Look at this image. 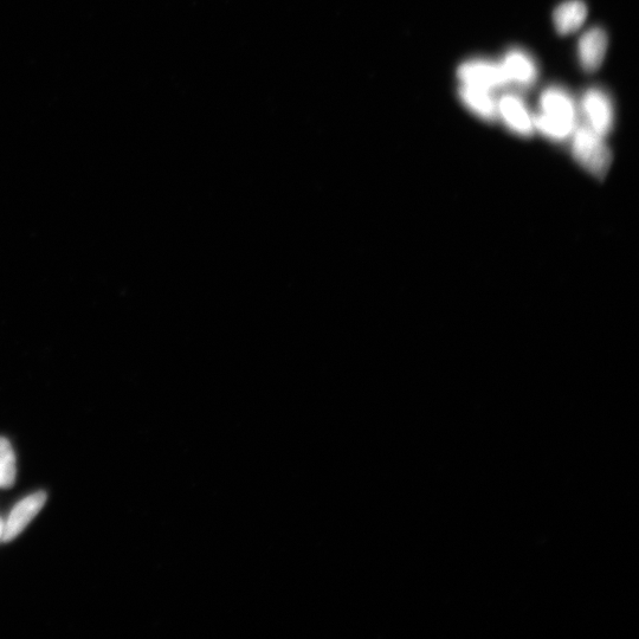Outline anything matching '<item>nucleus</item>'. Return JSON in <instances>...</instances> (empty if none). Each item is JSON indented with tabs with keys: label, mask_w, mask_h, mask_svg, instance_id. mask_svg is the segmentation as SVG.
I'll return each instance as SVG.
<instances>
[{
	"label": "nucleus",
	"mask_w": 639,
	"mask_h": 639,
	"mask_svg": "<svg viewBox=\"0 0 639 639\" xmlns=\"http://www.w3.org/2000/svg\"><path fill=\"white\" fill-rule=\"evenodd\" d=\"M540 106L542 112L535 116L534 128L554 141L572 137L576 129V107L565 90L555 87L545 90Z\"/></svg>",
	"instance_id": "obj_1"
},
{
	"label": "nucleus",
	"mask_w": 639,
	"mask_h": 639,
	"mask_svg": "<svg viewBox=\"0 0 639 639\" xmlns=\"http://www.w3.org/2000/svg\"><path fill=\"white\" fill-rule=\"evenodd\" d=\"M572 140L573 157L592 176L603 178L611 166V151L604 138L589 126L574 129Z\"/></svg>",
	"instance_id": "obj_2"
},
{
	"label": "nucleus",
	"mask_w": 639,
	"mask_h": 639,
	"mask_svg": "<svg viewBox=\"0 0 639 639\" xmlns=\"http://www.w3.org/2000/svg\"><path fill=\"white\" fill-rule=\"evenodd\" d=\"M458 77L463 85L493 90L508 83L501 64L476 60L463 63L458 68Z\"/></svg>",
	"instance_id": "obj_3"
},
{
	"label": "nucleus",
	"mask_w": 639,
	"mask_h": 639,
	"mask_svg": "<svg viewBox=\"0 0 639 639\" xmlns=\"http://www.w3.org/2000/svg\"><path fill=\"white\" fill-rule=\"evenodd\" d=\"M583 108L590 122L589 127L605 138L613 126V107L609 96L603 90L590 89L584 96Z\"/></svg>",
	"instance_id": "obj_4"
},
{
	"label": "nucleus",
	"mask_w": 639,
	"mask_h": 639,
	"mask_svg": "<svg viewBox=\"0 0 639 639\" xmlns=\"http://www.w3.org/2000/svg\"><path fill=\"white\" fill-rule=\"evenodd\" d=\"M47 499V494L37 492L19 502L3 527V540L5 542L15 540L28 527L30 522L36 518V515L42 511Z\"/></svg>",
	"instance_id": "obj_5"
},
{
	"label": "nucleus",
	"mask_w": 639,
	"mask_h": 639,
	"mask_svg": "<svg viewBox=\"0 0 639 639\" xmlns=\"http://www.w3.org/2000/svg\"><path fill=\"white\" fill-rule=\"evenodd\" d=\"M497 114L511 131L520 137H532L534 122L529 115L525 103L516 95L507 94L497 102Z\"/></svg>",
	"instance_id": "obj_6"
},
{
	"label": "nucleus",
	"mask_w": 639,
	"mask_h": 639,
	"mask_svg": "<svg viewBox=\"0 0 639 639\" xmlns=\"http://www.w3.org/2000/svg\"><path fill=\"white\" fill-rule=\"evenodd\" d=\"M608 36L600 28L586 31L578 44L579 62L587 73H593L602 66L608 51Z\"/></svg>",
	"instance_id": "obj_7"
},
{
	"label": "nucleus",
	"mask_w": 639,
	"mask_h": 639,
	"mask_svg": "<svg viewBox=\"0 0 639 639\" xmlns=\"http://www.w3.org/2000/svg\"><path fill=\"white\" fill-rule=\"evenodd\" d=\"M509 82H516L522 86L531 85L537 77V66L532 57L519 49L508 51L501 63Z\"/></svg>",
	"instance_id": "obj_8"
},
{
	"label": "nucleus",
	"mask_w": 639,
	"mask_h": 639,
	"mask_svg": "<svg viewBox=\"0 0 639 639\" xmlns=\"http://www.w3.org/2000/svg\"><path fill=\"white\" fill-rule=\"evenodd\" d=\"M490 92L492 90L463 85L460 96L471 112L483 120L493 122L499 114H497V102Z\"/></svg>",
	"instance_id": "obj_9"
},
{
	"label": "nucleus",
	"mask_w": 639,
	"mask_h": 639,
	"mask_svg": "<svg viewBox=\"0 0 639 639\" xmlns=\"http://www.w3.org/2000/svg\"><path fill=\"white\" fill-rule=\"evenodd\" d=\"M587 8L582 0H568L554 11L555 29L560 35H570L576 32L585 22Z\"/></svg>",
	"instance_id": "obj_10"
},
{
	"label": "nucleus",
	"mask_w": 639,
	"mask_h": 639,
	"mask_svg": "<svg viewBox=\"0 0 639 639\" xmlns=\"http://www.w3.org/2000/svg\"><path fill=\"white\" fill-rule=\"evenodd\" d=\"M16 481V457L11 444L0 438V488H11Z\"/></svg>",
	"instance_id": "obj_11"
},
{
	"label": "nucleus",
	"mask_w": 639,
	"mask_h": 639,
	"mask_svg": "<svg viewBox=\"0 0 639 639\" xmlns=\"http://www.w3.org/2000/svg\"><path fill=\"white\" fill-rule=\"evenodd\" d=\"M2 533H3V527L2 525H0V535H2Z\"/></svg>",
	"instance_id": "obj_12"
}]
</instances>
